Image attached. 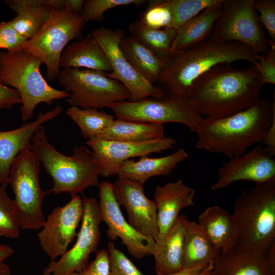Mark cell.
I'll return each instance as SVG.
<instances>
[{"mask_svg":"<svg viewBox=\"0 0 275 275\" xmlns=\"http://www.w3.org/2000/svg\"><path fill=\"white\" fill-rule=\"evenodd\" d=\"M263 86L254 65L240 69L224 63L197 78L188 99L202 117H224L248 108L259 99Z\"/></svg>","mask_w":275,"mask_h":275,"instance_id":"1","label":"cell"},{"mask_svg":"<svg viewBox=\"0 0 275 275\" xmlns=\"http://www.w3.org/2000/svg\"><path fill=\"white\" fill-rule=\"evenodd\" d=\"M273 102L260 98L248 108L221 118L203 117L195 133L197 148L225 155L229 159L262 142L275 117Z\"/></svg>","mask_w":275,"mask_h":275,"instance_id":"2","label":"cell"},{"mask_svg":"<svg viewBox=\"0 0 275 275\" xmlns=\"http://www.w3.org/2000/svg\"><path fill=\"white\" fill-rule=\"evenodd\" d=\"M260 55L237 42H223L210 36L198 45L172 54L158 81L168 95L188 98L193 82L215 66L246 60L251 64Z\"/></svg>","mask_w":275,"mask_h":275,"instance_id":"3","label":"cell"},{"mask_svg":"<svg viewBox=\"0 0 275 275\" xmlns=\"http://www.w3.org/2000/svg\"><path fill=\"white\" fill-rule=\"evenodd\" d=\"M31 150L53 180L48 193H68L74 196L90 186L99 187L101 169L92 150L75 146L71 156L59 152L49 142L41 126L31 139Z\"/></svg>","mask_w":275,"mask_h":275,"instance_id":"4","label":"cell"},{"mask_svg":"<svg viewBox=\"0 0 275 275\" xmlns=\"http://www.w3.org/2000/svg\"><path fill=\"white\" fill-rule=\"evenodd\" d=\"M233 215L238 231L236 244L254 253L268 252L275 245V182L243 190Z\"/></svg>","mask_w":275,"mask_h":275,"instance_id":"5","label":"cell"},{"mask_svg":"<svg viewBox=\"0 0 275 275\" xmlns=\"http://www.w3.org/2000/svg\"><path fill=\"white\" fill-rule=\"evenodd\" d=\"M42 61L22 49L0 52V82L15 89L22 100L21 120L26 122L36 106L42 103L52 105L69 94L51 86L40 71Z\"/></svg>","mask_w":275,"mask_h":275,"instance_id":"6","label":"cell"},{"mask_svg":"<svg viewBox=\"0 0 275 275\" xmlns=\"http://www.w3.org/2000/svg\"><path fill=\"white\" fill-rule=\"evenodd\" d=\"M85 26L80 15L52 9L40 30L20 48L41 59L46 66L47 79L53 81L60 71L59 61L63 51L73 39L82 38Z\"/></svg>","mask_w":275,"mask_h":275,"instance_id":"7","label":"cell"},{"mask_svg":"<svg viewBox=\"0 0 275 275\" xmlns=\"http://www.w3.org/2000/svg\"><path fill=\"white\" fill-rule=\"evenodd\" d=\"M40 162L30 149L21 151L14 159L9 172V184L20 228L37 230L45 217L42 210L44 193L39 180Z\"/></svg>","mask_w":275,"mask_h":275,"instance_id":"8","label":"cell"},{"mask_svg":"<svg viewBox=\"0 0 275 275\" xmlns=\"http://www.w3.org/2000/svg\"><path fill=\"white\" fill-rule=\"evenodd\" d=\"M57 80L69 94L65 100L71 106L100 109L115 102L128 100L130 97L123 84L101 71L63 69Z\"/></svg>","mask_w":275,"mask_h":275,"instance_id":"9","label":"cell"},{"mask_svg":"<svg viewBox=\"0 0 275 275\" xmlns=\"http://www.w3.org/2000/svg\"><path fill=\"white\" fill-rule=\"evenodd\" d=\"M118 119L163 124L178 123L195 133L202 118L187 98L167 95L148 97L138 101L128 100L109 105Z\"/></svg>","mask_w":275,"mask_h":275,"instance_id":"10","label":"cell"},{"mask_svg":"<svg viewBox=\"0 0 275 275\" xmlns=\"http://www.w3.org/2000/svg\"><path fill=\"white\" fill-rule=\"evenodd\" d=\"M254 0H223L221 13L210 37L223 42H237L261 55L270 48Z\"/></svg>","mask_w":275,"mask_h":275,"instance_id":"11","label":"cell"},{"mask_svg":"<svg viewBox=\"0 0 275 275\" xmlns=\"http://www.w3.org/2000/svg\"><path fill=\"white\" fill-rule=\"evenodd\" d=\"M105 52L112 71L107 76L118 80L128 90V101L135 102L148 97H163L168 94L160 87L152 84L133 68L122 52L119 43L125 36L123 30L101 26L90 33Z\"/></svg>","mask_w":275,"mask_h":275,"instance_id":"12","label":"cell"},{"mask_svg":"<svg viewBox=\"0 0 275 275\" xmlns=\"http://www.w3.org/2000/svg\"><path fill=\"white\" fill-rule=\"evenodd\" d=\"M84 212L80 229L74 245L58 261H51L43 275H70L80 272L88 265L90 254L97 250L100 239V225L102 222L99 202L84 197Z\"/></svg>","mask_w":275,"mask_h":275,"instance_id":"13","label":"cell"},{"mask_svg":"<svg viewBox=\"0 0 275 275\" xmlns=\"http://www.w3.org/2000/svg\"><path fill=\"white\" fill-rule=\"evenodd\" d=\"M83 212L82 199L76 195L64 206L54 208L45 220L37 236L42 249L51 261L56 260L67 251L77 235L76 230Z\"/></svg>","mask_w":275,"mask_h":275,"instance_id":"14","label":"cell"},{"mask_svg":"<svg viewBox=\"0 0 275 275\" xmlns=\"http://www.w3.org/2000/svg\"><path fill=\"white\" fill-rule=\"evenodd\" d=\"M98 187L100 209L102 222L108 227V238L113 241L120 238L122 244L136 259L152 255L155 242L139 233L125 219L116 199L112 183L103 181Z\"/></svg>","mask_w":275,"mask_h":275,"instance_id":"15","label":"cell"},{"mask_svg":"<svg viewBox=\"0 0 275 275\" xmlns=\"http://www.w3.org/2000/svg\"><path fill=\"white\" fill-rule=\"evenodd\" d=\"M177 143L171 137L144 142H130L101 139L87 140L86 144L93 152L100 169V175L107 177L116 175L124 161L130 158L160 153Z\"/></svg>","mask_w":275,"mask_h":275,"instance_id":"16","label":"cell"},{"mask_svg":"<svg viewBox=\"0 0 275 275\" xmlns=\"http://www.w3.org/2000/svg\"><path fill=\"white\" fill-rule=\"evenodd\" d=\"M256 184L275 182V158L262 144L224 162L218 170V179L211 189L217 191L239 181Z\"/></svg>","mask_w":275,"mask_h":275,"instance_id":"17","label":"cell"},{"mask_svg":"<svg viewBox=\"0 0 275 275\" xmlns=\"http://www.w3.org/2000/svg\"><path fill=\"white\" fill-rule=\"evenodd\" d=\"M112 185L116 200L126 210L129 224L156 242L159 236L157 205L146 196L143 185L121 176Z\"/></svg>","mask_w":275,"mask_h":275,"instance_id":"18","label":"cell"},{"mask_svg":"<svg viewBox=\"0 0 275 275\" xmlns=\"http://www.w3.org/2000/svg\"><path fill=\"white\" fill-rule=\"evenodd\" d=\"M208 275H275V245L259 254L236 244L221 252Z\"/></svg>","mask_w":275,"mask_h":275,"instance_id":"19","label":"cell"},{"mask_svg":"<svg viewBox=\"0 0 275 275\" xmlns=\"http://www.w3.org/2000/svg\"><path fill=\"white\" fill-rule=\"evenodd\" d=\"M62 107L58 105L45 113L40 112L37 118L24 122L20 127L9 131H0V185L6 187L9 184V172L16 157L22 151L32 148L31 139L36 130L45 123L62 113Z\"/></svg>","mask_w":275,"mask_h":275,"instance_id":"20","label":"cell"},{"mask_svg":"<svg viewBox=\"0 0 275 275\" xmlns=\"http://www.w3.org/2000/svg\"><path fill=\"white\" fill-rule=\"evenodd\" d=\"M195 192L182 179L157 186L154 201L157 209L159 236L165 234L174 225L184 208L194 205Z\"/></svg>","mask_w":275,"mask_h":275,"instance_id":"21","label":"cell"},{"mask_svg":"<svg viewBox=\"0 0 275 275\" xmlns=\"http://www.w3.org/2000/svg\"><path fill=\"white\" fill-rule=\"evenodd\" d=\"M188 220L186 215H180L172 227L158 236L152 254L157 275H170L183 270L184 235Z\"/></svg>","mask_w":275,"mask_h":275,"instance_id":"22","label":"cell"},{"mask_svg":"<svg viewBox=\"0 0 275 275\" xmlns=\"http://www.w3.org/2000/svg\"><path fill=\"white\" fill-rule=\"evenodd\" d=\"M59 67L63 69H90L107 74L112 71L103 48L90 35L66 47L61 54Z\"/></svg>","mask_w":275,"mask_h":275,"instance_id":"23","label":"cell"},{"mask_svg":"<svg viewBox=\"0 0 275 275\" xmlns=\"http://www.w3.org/2000/svg\"><path fill=\"white\" fill-rule=\"evenodd\" d=\"M189 157L186 150L181 148L173 153L157 158L141 157L138 161L129 159L120 166L117 175L130 179L142 185L150 178L171 174L178 164Z\"/></svg>","mask_w":275,"mask_h":275,"instance_id":"24","label":"cell"},{"mask_svg":"<svg viewBox=\"0 0 275 275\" xmlns=\"http://www.w3.org/2000/svg\"><path fill=\"white\" fill-rule=\"evenodd\" d=\"M198 223L221 252L236 244L238 231L235 219L233 214L220 206L207 207L199 215Z\"/></svg>","mask_w":275,"mask_h":275,"instance_id":"25","label":"cell"},{"mask_svg":"<svg viewBox=\"0 0 275 275\" xmlns=\"http://www.w3.org/2000/svg\"><path fill=\"white\" fill-rule=\"evenodd\" d=\"M223 1L206 8L176 30L172 54L196 46L210 36L221 13Z\"/></svg>","mask_w":275,"mask_h":275,"instance_id":"26","label":"cell"},{"mask_svg":"<svg viewBox=\"0 0 275 275\" xmlns=\"http://www.w3.org/2000/svg\"><path fill=\"white\" fill-rule=\"evenodd\" d=\"M16 14L9 24L29 40L35 36L48 20L52 8L49 0H5Z\"/></svg>","mask_w":275,"mask_h":275,"instance_id":"27","label":"cell"},{"mask_svg":"<svg viewBox=\"0 0 275 275\" xmlns=\"http://www.w3.org/2000/svg\"><path fill=\"white\" fill-rule=\"evenodd\" d=\"M220 253L199 224L188 220L184 235L182 269L214 263Z\"/></svg>","mask_w":275,"mask_h":275,"instance_id":"28","label":"cell"},{"mask_svg":"<svg viewBox=\"0 0 275 275\" xmlns=\"http://www.w3.org/2000/svg\"><path fill=\"white\" fill-rule=\"evenodd\" d=\"M120 48L133 68L149 82H158L166 61L140 43L132 35L124 36Z\"/></svg>","mask_w":275,"mask_h":275,"instance_id":"29","label":"cell"},{"mask_svg":"<svg viewBox=\"0 0 275 275\" xmlns=\"http://www.w3.org/2000/svg\"><path fill=\"white\" fill-rule=\"evenodd\" d=\"M164 137L163 124L117 118L98 139L123 142H144Z\"/></svg>","mask_w":275,"mask_h":275,"instance_id":"30","label":"cell"},{"mask_svg":"<svg viewBox=\"0 0 275 275\" xmlns=\"http://www.w3.org/2000/svg\"><path fill=\"white\" fill-rule=\"evenodd\" d=\"M131 35L140 43L166 61L172 55L171 48L177 31L172 28L154 29L146 27L139 20L129 26Z\"/></svg>","mask_w":275,"mask_h":275,"instance_id":"31","label":"cell"},{"mask_svg":"<svg viewBox=\"0 0 275 275\" xmlns=\"http://www.w3.org/2000/svg\"><path fill=\"white\" fill-rule=\"evenodd\" d=\"M66 114L79 127L83 138L88 140L99 138L115 120L114 116L93 108L71 106Z\"/></svg>","mask_w":275,"mask_h":275,"instance_id":"32","label":"cell"},{"mask_svg":"<svg viewBox=\"0 0 275 275\" xmlns=\"http://www.w3.org/2000/svg\"><path fill=\"white\" fill-rule=\"evenodd\" d=\"M221 0H168L173 15L171 28L177 30L203 10Z\"/></svg>","mask_w":275,"mask_h":275,"instance_id":"33","label":"cell"},{"mask_svg":"<svg viewBox=\"0 0 275 275\" xmlns=\"http://www.w3.org/2000/svg\"><path fill=\"white\" fill-rule=\"evenodd\" d=\"M173 15L168 0L150 1L139 21L154 29L171 28Z\"/></svg>","mask_w":275,"mask_h":275,"instance_id":"34","label":"cell"},{"mask_svg":"<svg viewBox=\"0 0 275 275\" xmlns=\"http://www.w3.org/2000/svg\"><path fill=\"white\" fill-rule=\"evenodd\" d=\"M5 188L0 185V235L16 238L20 235V227L13 201L9 198Z\"/></svg>","mask_w":275,"mask_h":275,"instance_id":"35","label":"cell"},{"mask_svg":"<svg viewBox=\"0 0 275 275\" xmlns=\"http://www.w3.org/2000/svg\"><path fill=\"white\" fill-rule=\"evenodd\" d=\"M145 3L144 0H86L80 16L86 23L91 21L101 22L107 10L118 6L129 5H140Z\"/></svg>","mask_w":275,"mask_h":275,"instance_id":"36","label":"cell"},{"mask_svg":"<svg viewBox=\"0 0 275 275\" xmlns=\"http://www.w3.org/2000/svg\"><path fill=\"white\" fill-rule=\"evenodd\" d=\"M111 275H144L112 242L108 243Z\"/></svg>","mask_w":275,"mask_h":275,"instance_id":"37","label":"cell"},{"mask_svg":"<svg viewBox=\"0 0 275 275\" xmlns=\"http://www.w3.org/2000/svg\"><path fill=\"white\" fill-rule=\"evenodd\" d=\"M270 48L267 52L261 54L258 61L253 65L261 78L262 84H275V41L269 39Z\"/></svg>","mask_w":275,"mask_h":275,"instance_id":"38","label":"cell"},{"mask_svg":"<svg viewBox=\"0 0 275 275\" xmlns=\"http://www.w3.org/2000/svg\"><path fill=\"white\" fill-rule=\"evenodd\" d=\"M253 6L259 20L267 30L270 40L275 41V1L254 0Z\"/></svg>","mask_w":275,"mask_h":275,"instance_id":"39","label":"cell"},{"mask_svg":"<svg viewBox=\"0 0 275 275\" xmlns=\"http://www.w3.org/2000/svg\"><path fill=\"white\" fill-rule=\"evenodd\" d=\"M8 21L0 22V49L11 51L20 48L27 41Z\"/></svg>","mask_w":275,"mask_h":275,"instance_id":"40","label":"cell"},{"mask_svg":"<svg viewBox=\"0 0 275 275\" xmlns=\"http://www.w3.org/2000/svg\"><path fill=\"white\" fill-rule=\"evenodd\" d=\"M70 275H111L110 264L107 250L97 251L96 257L82 271Z\"/></svg>","mask_w":275,"mask_h":275,"instance_id":"41","label":"cell"},{"mask_svg":"<svg viewBox=\"0 0 275 275\" xmlns=\"http://www.w3.org/2000/svg\"><path fill=\"white\" fill-rule=\"evenodd\" d=\"M18 92L0 82V109H11L17 104H21Z\"/></svg>","mask_w":275,"mask_h":275,"instance_id":"42","label":"cell"},{"mask_svg":"<svg viewBox=\"0 0 275 275\" xmlns=\"http://www.w3.org/2000/svg\"><path fill=\"white\" fill-rule=\"evenodd\" d=\"M262 145L273 156L275 155V117L273 118L265 138Z\"/></svg>","mask_w":275,"mask_h":275,"instance_id":"43","label":"cell"},{"mask_svg":"<svg viewBox=\"0 0 275 275\" xmlns=\"http://www.w3.org/2000/svg\"><path fill=\"white\" fill-rule=\"evenodd\" d=\"M214 263L202 265L195 267L183 269L170 275H208L212 270Z\"/></svg>","mask_w":275,"mask_h":275,"instance_id":"44","label":"cell"},{"mask_svg":"<svg viewBox=\"0 0 275 275\" xmlns=\"http://www.w3.org/2000/svg\"><path fill=\"white\" fill-rule=\"evenodd\" d=\"M84 2V0H65L64 9L73 14L80 15Z\"/></svg>","mask_w":275,"mask_h":275,"instance_id":"45","label":"cell"},{"mask_svg":"<svg viewBox=\"0 0 275 275\" xmlns=\"http://www.w3.org/2000/svg\"><path fill=\"white\" fill-rule=\"evenodd\" d=\"M14 253V250L10 246L0 243V261H4Z\"/></svg>","mask_w":275,"mask_h":275,"instance_id":"46","label":"cell"},{"mask_svg":"<svg viewBox=\"0 0 275 275\" xmlns=\"http://www.w3.org/2000/svg\"><path fill=\"white\" fill-rule=\"evenodd\" d=\"M0 275H11L10 268L4 261H0Z\"/></svg>","mask_w":275,"mask_h":275,"instance_id":"47","label":"cell"},{"mask_svg":"<svg viewBox=\"0 0 275 275\" xmlns=\"http://www.w3.org/2000/svg\"><path fill=\"white\" fill-rule=\"evenodd\" d=\"M0 236H1V235H0Z\"/></svg>","mask_w":275,"mask_h":275,"instance_id":"48","label":"cell"}]
</instances>
